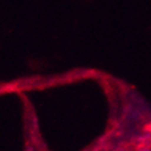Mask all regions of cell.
<instances>
[{"instance_id":"cell-1","label":"cell","mask_w":151,"mask_h":151,"mask_svg":"<svg viewBox=\"0 0 151 151\" xmlns=\"http://www.w3.org/2000/svg\"><path fill=\"white\" fill-rule=\"evenodd\" d=\"M144 151H150V150H144Z\"/></svg>"}]
</instances>
